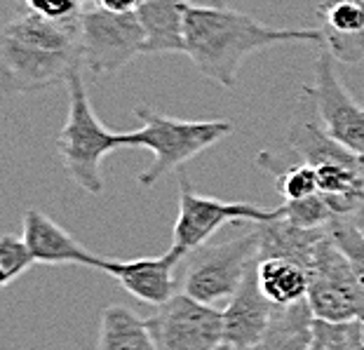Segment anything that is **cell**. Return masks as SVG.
Segmentation results:
<instances>
[{"instance_id":"cell-1","label":"cell","mask_w":364,"mask_h":350,"mask_svg":"<svg viewBox=\"0 0 364 350\" xmlns=\"http://www.w3.org/2000/svg\"><path fill=\"white\" fill-rule=\"evenodd\" d=\"M282 43H322V28H277L223 5L186 7V54L221 88H235L240 64L259 50Z\"/></svg>"},{"instance_id":"cell-2","label":"cell","mask_w":364,"mask_h":350,"mask_svg":"<svg viewBox=\"0 0 364 350\" xmlns=\"http://www.w3.org/2000/svg\"><path fill=\"white\" fill-rule=\"evenodd\" d=\"M80 61V19L54 21L21 12L3 28L0 68L7 92H36L66 83Z\"/></svg>"},{"instance_id":"cell-3","label":"cell","mask_w":364,"mask_h":350,"mask_svg":"<svg viewBox=\"0 0 364 350\" xmlns=\"http://www.w3.org/2000/svg\"><path fill=\"white\" fill-rule=\"evenodd\" d=\"M78 64L66 78L68 85V120L57 134V146L66 172L82 191L99 196L104 191L102 160L108 153L127 149L125 132H111L97 118L85 88Z\"/></svg>"},{"instance_id":"cell-4","label":"cell","mask_w":364,"mask_h":350,"mask_svg":"<svg viewBox=\"0 0 364 350\" xmlns=\"http://www.w3.org/2000/svg\"><path fill=\"white\" fill-rule=\"evenodd\" d=\"M134 115L141 120V127L125 132L127 149L153 153V165L139 174L141 186L158 184L165 174L179 169L233 132V122L228 120H179L144 104L134 108Z\"/></svg>"},{"instance_id":"cell-5","label":"cell","mask_w":364,"mask_h":350,"mask_svg":"<svg viewBox=\"0 0 364 350\" xmlns=\"http://www.w3.org/2000/svg\"><path fill=\"white\" fill-rule=\"evenodd\" d=\"M259 223H254V228L245 235L223 243H207L193 250L188 254L191 261L186 268L183 292L209 306L230 299L245 282L250 268L259 261Z\"/></svg>"},{"instance_id":"cell-6","label":"cell","mask_w":364,"mask_h":350,"mask_svg":"<svg viewBox=\"0 0 364 350\" xmlns=\"http://www.w3.org/2000/svg\"><path fill=\"white\" fill-rule=\"evenodd\" d=\"M284 214L282 205L263 209L254 202H228L219 198L200 196L188 176L179 174V216L172 230V247L191 254L207 245L214 233L228 223H266Z\"/></svg>"},{"instance_id":"cell-7","label":"cell","mask_w":364,"mask_h":350,"mask_svg":"<svg viewBox=\"0 0 364 350\" xmlns=\"http://www.w3.org/2000/svg\"><path fill=\"white\" fill-rule=\"evenodd\" d=\"M144 26L136 12L120 14L87 5L80 17V61L95 75L122 71L136 54H144Z\"/></svg>"},{"instance_id":"cell-8","label":"cell","mask_w":364,"mask_h":350,"mask_svg":"<svg viewBox=\"0 0 364 350\" xmlns=\"http://www.w3.org/2000/svg\"><path fill=\"white\" fill-rule=\"evenodd\" d=\"M308 277V306L315 317L331 322H364V285L329 233L317 245Z\"/></svg>"},{"instance_id":"cell-9","label":"cell","mask_w":364,"mask_h":350,"mask_svg":"<svg viewBox=\"0 0 364 350\" xmlns=\"http://www.w3.org/2000/svg\"><path fill=\"white\" fill-rule=\"evenodd\" d=\"M149 320L158 350H216L223 344V313L188 294H174Z\"/></svg>"},{"instance_id":"cell-10","label":"cell","mask_w":364,"mask_h":350,"mask_svg":"<svg viewBox=\"0 0 364 350\" xmlns=\"http://www.w3.org/2000/svg\"><path fill=\"white\" fill-rule=\"evenodd\" d=\"M306 95L313 99L320 125L327 129L348 151L364 158V108L350 97L346 85L334 71V57L329 50H322L315 61V83L306 88Z\"/></svg>"},{"instance_id":"cell-11","label":"cell","mask_w":364,"mask_h":350,"mask_svg":"<svg viewBox=\"0 0 364 350\" xmlns=\"http://www.w3.org/2000/svg\"><path fill=\"white\" fill-rule=\"evenodd\" d=\"M186 252L169 247L160 256H139V259H111L104 256L99 270L113 280H118L122 290L134 299L149 303V306H162L174 297V268Z\"/></svg>"},{"instance_id":"cell-12","label":"cell","mask_w":364,"mask_h":350,"mask_svg":"<svg viewBox=\"0 0 364 350\" xmlns=\"http://www.w3.org/2000/svg\"><path fill=\"white\" fill-rule=\"evenodd\" d=\"M275 303L266 299V294L259 287L257 263L250 268L245 282L228 299V306L223 313V344L237 350H250L259 344L266 334L270 320L275 313Z\"/></svg>"},{"instance_id":"cell-13","label":"cell","mask_w":364,"mask_h":350,"mask_svg":"<svg viewBox=\"0 0 364 350\" xmlns=\"http://www.w3.org/2000/svg\"><path fill=\"white\" fill-rule=\"evenodd\" d=\"M21 238L33 252L38 263H50V266H61V263H75V266L97 268L104 256L92 254L90 250L75 240L66 228L43 214L41 209H28L24 214V228H21Z\"/></svg>"},{"instance_id":"cell-14","label":"cell","mask_w":364,"mask_h":350,"mask_svg":"<svg viewBox=\"0 0 364 350\" xmlns=\"http://www.w3.org/2000/svg\"><path fill=\"white\" fill-rule=\"evenodd\" d=\"M191 0H146L136 17L146 41L144 54H186V7Z\"/></svg>"},{"instance_id":"cell-15","label":"cell","mask_w":364,"mask_h":350,"mask_svg":"<svg viewBox=\"0 0 364 350\" xmlns=\"http://www.w3.org/2000/svg\"><path fill=\"white\" fill-rule=\"evenodd\" d=\"M259 259H291L308 268L327 228H301L282 214L280 219L259 223Z\"/></svg>"},{"instance_id":"cell-16","label":"cell","mask_w":364,"mask_h":350,"mask_svg":"<svg viewBox=\"0 0 364 350\" xmlns=\"http://www.w3.org/2000/svg\"><path fill=\"white\" fill-rule=\"evenodd\" d=\"M97 350H158L149 320L139 317L134 310L111 303L102 310L99 320Z\"/></svg>"},{"instance_id":"cell-17","label":"cell","mask_w":364,"mask_h":350,"mask_svg":"<svg viewBox=\"0 0 364 350\" xmlns=\"http://www.w3.org/2000/svg\"><path fill=\"white\" fill-rule=\"evenodd\" d=\"M315 315L306 301L277 306L266 334L250 350H311Z\"/></svg>"},{"instance_id":"cell-18","label":"cell","mask_w":364,"mask_h":350,"mask_svg":"<svg viewBox=\"0 0 364 350\" xmlns=\"http://www.w3.org/2000/svg\"><path fill=\"white\" fill-rule=\"evenodd\" d=\"M259 287L266 299L275 306H294L308 299V268L291 259H259Z\"/></svg>"},{"instance_id":"cell-19","label":"cell","mask_w":364,"mask_h":350,"mask_svg":"<svg viewBox=\"0 0 364 350\" xmlns=\"http://www.w3.org/2000/svg\"><path fill=\"white\" fill-rule=\"evenodd\" d=\"M289 149L304 162H311L313 167L320 165H360L364 167V158L348 151L336 139L327 134V129L315 122H301L289 129Z\"/></svg>"},{"instance_id":"cell-20","label":"cell","mask_w":364,"mask_h":350,"mask_svg":"<svg viewBox=\"0 0 364 350\" xmlns=\"http://www.w3.org/2000/svg\"><path fill=\"white\" fill-rule=\"evenodd\" d=\"M259 167L261 169H268L273 172L275 176V189L277 193L282 196L284 202L289 200H304L308 196H315L320 193V181H317V169L311 165V162H304L301 160L299 165H291V167H277V160L273 158L270 153H259Z\"/></svg>"},{"instance_id":"cell-21","label":"cell","mask_w":364,"mask_h":350,"mask_svg":"<svg viewBox=\"0 0 364 350\" xmlns=\"http://www.w3.org/2000/svg\"><path fill=\"white\" fill-rule=\"evenodd\" d=\"M311 350H364V322H331L315 317Z\"/></svg>"},{"instance_id":"cell-22","label":"cell","mask_w":364,"mask_h":350,"mask_svg":"<svg viewBox=\"0 0 364 350\" xmlns=\"http://www.w3.org/2000/svg\"><path fill=\"white\" fill-rule=\"evenodd\" d=\"M329 238L334 240V245L346 254L348 263L355 270V275L360 277L364 285V235L358 226L353 223L350 214H338L327 226Z\"/></svg>"},{"instance_id":"cell-23","label":"cell","mask_w":364,"mask_h":350,"mask_svg":"<svg viewBox=\"0 0 364 350\" xmlns=\"http://www.w3.org/2000/svg\"><path fill=\"white\" fill-rule=\"evenodd\" d=\"M282 209L287 219L301 228H327L329 221L338 216L322 193H315V196H308L304 200H289L284 202Z\"/></svg>"},{"instance_id":"cell-24","label":"cell","mask_w":364,"mask_h":350,"mask_svg":"<svg viewBox=\"0 0 364 350\" xmlns=\"http://www.w3.org/2000/svg\"><path fill=\"white\" fill-rule=\"evenodd\" d=\"M33 263L38 261L24 238L10 235V233L0 238V285L7 287L10 282H14V280L24 275Z\"/></svg>"},{"instance_id":"cell-25","label":"cell","mask_w":364,"mask_h":350,"mask_svg":"<svg viewBox=\"0 0 364 350\" xmlns=\"http://www.w3.org/2000/svg\"><path fill=\"white\" fill-rule=\"evenodd\" d=\"M21 5L54 21H75L82 17L90 0H21Z\"/></svg>"},{"instance_id":"cell-26","label":"cell","mask_w":364,"mask_h":350,"mask_svg":"<svg viewBox=\"0 0 364 350\" xmlns=\"http://www.w3.org/2000/svg\"><path fill=\"white\" fill-rule=\"evenodd\" d=\"M146 0H90V5H99L104 10H111V12H120V14H132V12H139Z\"/></svg>"},{"instance_id":"cell-27","label":"cell","mask_w":364,"mask_h":350,"mask_svg":"<svg viewBox=\"0 0 364 350\" xmlns=\"http://www.w3.org/2000/svg\"><path fill=\"white\" fill-rule=\"evenodd\" d=\"M350 219H353V223L358 226V228H360V233H362V235H364V202H360V207L355 209V212L350 214Z\"/></svg>"},{"instance_id":"cell-28","label":"cell","mask_w":364,"mask_h":350,"mask_svg":"<svg viewBox=\"0 0 364 350\" xmlns=\"http://www.w3.org/2000/svg\"><path fill=\"white\" fill-rule=\"evenodd\" d=\"M216 350H237V348H233V346H228V344H221Z\"/></svg>"},{"instance_id":"cell-29","label":"cell","mask_w":364,"mask_h":350,"mask_svg":"<svg viewBox=\"0 0 364 350\" xmlns=\"http://www.w3.org/2000/svg\"><path fill=\"white\" fill-rule=\"evenodd\" d=\"M350 3H355V5L362 7V10H364V0H350Z\"/></svg>"},{"instance_id":"cell-30","label":"cell","mask_w":364,"mask_h":350,"mask_svg":"<svg viewBox=\"0 0 364 350\" xmlns=\"http://www.w3.org/2000/svg\"><path fill=\"white\" fill-rule=\"evenodd\" d=\"M362 202H364V198H362Z\"/></svg>"}]
</instances>
